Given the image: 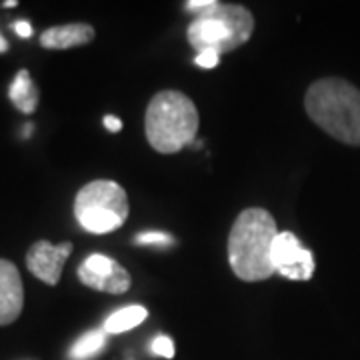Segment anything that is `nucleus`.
<instances>
[{
    "label": "nucleus",
    "mask_w": 360,
    "mask_h": 360,
    "mask_svg": "<svg viewBox=\"0 0 360 360\" xmlns=\"http://www.w3.org/2000/svg\"><path fill=\"white\" fill-rule=\"evenodd\" d=\"M276 236V220L269 210H243L234 220L229 236V260L232 272L245 283L270 278L276 272L272 262V248Z\"/></svg>",
    "instance_id": "1"
},
{
    "label": "nucleus",
    "mask_w": 360,
    "mask_h": 360,
    "mask_svg": "<svg viewBox=\"0 0 360 360\" xmlns=\"http://www.w3.org/2000/svg\"><path fill=\"white\" fill-rule=\"evenodd\" d=\"M304 108L316 127L336 141L360 146V90L342 78H322L310 84Z\"/></svg>",
    "instance_id": "2"
},
{
    "label": "nucleus",
    "mask_w": 360,
    "mask_h": 360,
    "mask_svg": "<svg viewBox=\"0 0 360 360\" xmlns=\"http://www.w3.org/2000/svg\"><path fill=\"white\" fill-rule=\"evenodd\" d=\"M144 132L160 155H174L196 139L198 110L179 90H162L153 96L144 115Z\"/></svg>",
    "instance_id": "3"
},
{
    "label": "nucleus",
    "mask_w": 360,
    "mask_h": 360,
    "mask_svg": "<svg viewBox=\"0 0 360 360\" xmlns=\"http://www.w3.org/2000/svg\"><path fill=\"white\" fill-rule=\"evenodd\" d=\"M252 32L255 16L246 6L217 2L212 8L194 16L186 34L196 52L214 51L222 56L246 44Z\"/></svg>",
    "instance_id": "4"
},
{
    "label": "nucleus",
    "mask_w": 360,
    "mask_h": 360,
    "mask_svg": "<svg viewBox=\"0 0 360 360\" xmlns=\"http://www.w3.org/2000/svg\"><path fill=\"white\" fill-rule=\"evenodd\" d=\"M75 217L86 232H112L129 219V196L112 180H92L78 191Z\"/></svg>",
    "instance_id": "5"
},
{
    "label": "nucleus",
    "mask_w": 360,
    "mask_h": 360,
    "mask_svg": "<svg viewBox=\"0 0 360 360\" xmlns=\"http://www.w3.org/2000/svg\"><path fill=\"white\" fill-rule=\"evenodd\" d=\"M272 262L276 272L290 281H310L314 274L312 252L300 245L292 232H278L272 248Z\"/></svg>",
    "instance_id": "6"
},
{
    "label": "nucleus",
    "mask_w": 360,
    "mask_h": 360,
    "mask_svg": "<svg viewBox=\"0 0 360 360\" xmlns=\"http://www.w3.org/2000/svg\"><path fill=\"white\" fill-rule=\"evenodd\" d=\"M78 278L98 292L122 295L130 288V274L116 260L104 255H90L78 266Z\"/></svg>",
    "instance_id": "7"
},
{
    "label": "nucleus",
    "mask_w": 360,
    "mask_h": 360,
    "mask_svg": "<svg viewBox=\"0 0 360 360\" xmlns=\"http://www.w3.org/2000/svg\"><path fill=\"white\" fill-rule=\"evenodd\" d=\"M72 252V243L51 245L49 240H39L26 252V266L44 284H58L65 269L66 258Z\"/></svg>",
    "instance_id": "8"
},
{
    "label": "nucleus",
    "mask_w": 360,
    "mask_h": 360,
    "mask_svg": "<svg viewBox=\"0 0 360 360\" xmlns=\"http://www.w3.org/2000/svg\"><path fill=\"white\" fill-rule=\"evenodd\" d=\"M25 307L20 272L11 260L0 258V326L13 324Z\"/></svg>",
    "instance_id": "9"
},
{
    "label": "nucleus",
    "mask_w": 360,
    "mask_h": 360,
    "mask_svg": "<svg viewBox=\"0 0 360 360\" xmlns=\"http://www.w3.org/2000/svg\"><path fill=\"white\" fill-rule=\"evenodd\" d=\"M94 28L84 22H72V25L52 26L40 34V46L51 51H66L75 46L90 44L94 39Z\"/></svg>",
    "instance_id": "10"
},
{
    "label": "nucleus",
    "mask_w": 360,
    "mask_h": 360,
    "mask_svg": "<svg viewBox=\"0 0 360 360\" xmlns=\"http://www.w3.org/2000/svg\"><path fill=\"white\" fill-rule=\"evenodd\" d=\"M8 98L25 115H32L39 108V89L28 75V70H20L14 77L11 90H8Z\"/></svg>",
    "instance_id": "11"
},
{
    "label": "nucleus",
    "mask_w": 360,
    "mask_h": 360,
    "mask_svg": "<svg viewBox=\"0 0 360 360\" xmlns=\"http://www.w3.org/2000/svg\"><path fill=\"white\" fill-rule=\"evenodd\" d=\"M148 310L144 307H127V309L116 310L104 322V333L106 335H120L127 333L130 328H136L141 322L146 321Z\"/></svg>",
    "instance_id": "12"
},
{
    "label": "nucleus",
    "mask_w": 360,
    "mask_h": 360,
    "mask_svg": "<svg viewBox=\"0 0 360 360\" xmlns=\"http://www.w3.org/2000/svg\"><path fill=\"white\" fill-rule=\"evenodd\" d=\"M104 345H106V333H104V328L103 330L96 328V330H90L84 336H80L75 342V347L70 348L68 356H70V360H86L94 354H98Z\"/></svg>",
    "instance_id": "13"
},
{
    "label": "nucleus",
    "mask_w": 360,
    "mask_h": 360,
    "mask_svg": "<svg viewBox=\"0 0 360 360\" xmlns=\"http://www.w3.org/2000/svg\"><path fill=\"white\" fill-rule=\"evenodd\" d=\"M134 245H158V246H172L176 245V240L168 234V232H141L134 238Z\"/></svg>",
    "instance_id": "14"
},
{
    "label": "nucleus",
    "mask_w": 360,
    "mask_h": 360,
    "mask_svg": "<svg viewBox=\"0 0 360 360\" xmlns=\"http://www.w3.org/2000/svg\"><path fill=\"white\" fill-rule=\"evenodd\" d=\"M150 350L155 352L156 356H162V359H172L174 356V342L168 338V336H156L150 345Z\"/></svg>",
    "instance_id": "15"
},
{
    "label": "nucleus",
    "mask_w": 360,
    "mask_h": 360,
    "mask_svg": "<svg viewBox=\"0 0 360 360\" xmlns=\"http://www.w3.org/2000/svg\"><path fill=\"white\" fill-rule=\"evenodd\" d=\"M220 63V54L214 51H202L196 54V65L200 68H214L219 66Z\"/></svg>",
    "instance_id": "16"
},
{
    "label": "nucleus",
    "mask_w": 360,
    "mask_h": 360,
    "mask_svg": "<svg viewBox=\"0 0 360 360\" xmlns=\"http://www.w3.org/2000/svg\"><path fill=\"white\" fill-rule=\"evenodd\" d=\"M217 4V0H191V2H184V6H186V11H191V13H205L208 8H212Z\"/></svg>",
    "instance_id": "17"
},
{
    "label": "nucleus",
    "mask_w": 360,
    "mask_h": 360,
    "mask_svg": "<svg viewBox=\"0 0 360 360\" xmlns=\"http://www.w3.org/2000/svg\"><path fill=\"white\" fill-rule=\"evenodd\" d=\"M14 32L18 34V37H22V39H30L32 37V25H28L26 20H18V22H14Z\"/></svg>",
    "instance_id": "18"
},
{
    "label": "nucleus",
    "mask_w": 360,
    "mask_h": 360,
    "mask_svg": "<svg viewBox=\"0 0 360 360\" xmlns=\"http://www.w3.org/2000/svg\"><path fill=\"white\" fill-rule=\"evenodd\" d=\"M104 127L110 132H120L122 130V120L118 116H104Z\"/></svg>",
    "instance_id": "19"
},
{
    "label": "nucleus",
    "mask_w": 360,
    "mask_h": 360,
    "mask_svg": "<svg viewBox=\"0 0 360 360\" xmlns=\"http://www.w3.org/2000/svg\"><path fill=\"white\" fill-rule=\"evenodd\" d=\"M8 51V42H6V39L0 34V52H6Z\"/></svg>",
    "instance_id": "20"
},
{
    "label": "nucleus",
    "mask_w": 360,
    "mask_h": 360,
    "mask_svg": "<svg viewBox=\"0 0 360 360\" xmlns=\"http://www.w3.org/2000/svg\"><path fill=\"white\" fill-rule=\"evenodd\" d=\"M18 2L16 0H8V2H2V6H6V8H13V6H16Z\"/></svg>",
    "instance_id": "21"
},
{
    "label": "nucleus",
    "mask_w": 360,
    "mask_h": 360,
    "mask_svg": "<svg viewBox=\"0 0 360 360\" xmlns=\"http://www.w3.org/2000/svg\"><path fill=\"white\" fill-rule=\"evenodd\" d=\"M30 130H32V127L28 124V127H26V129H25V136H28V134H30Z\"/></svg>",
    "instance_id": "22"
}]
</instances>
